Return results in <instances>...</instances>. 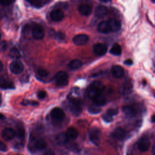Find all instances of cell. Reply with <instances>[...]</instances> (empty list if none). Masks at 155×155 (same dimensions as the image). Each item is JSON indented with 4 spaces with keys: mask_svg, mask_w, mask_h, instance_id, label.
I'll return each instance as SVG.
<instances>
[{
    "mask_svg": "<svg viewBox=\"0 0 155 155\" xmlns=\"http://www.w3.org/2000/svg\"><path fill=\"white\" fill-rule=\"evenodd\" d=\"M103 89V84L99 81H95L93 82H92V84H91L90 86L88 87L87 94L89 96V97L92 99L96 96L101 94V92L102 91Z\"/></svg>",
    "mask_w": 155,
    "mask_h": 155,
    "instance_id": "obj_1",
    "label": "cell"
},
{
    "mask_svg": "<svg viewBox=\"0 0 155 155\" xmlns=\"http://www.w3.org/2000/svg\"><path fill=\"white\" fill-rule=\"evenodd\" d=\"M90 141L96 146H98L101 143V131L96 127H93L90 129L88 133Z\"/></svg>",
    "mask_w": 155,
    "mask_h": 155,
    "instance_id": "obj_2",
    "label": "cell"
},
{
    "mask_svg": "<svg viewBox=\"0 0 155 155\" xmlns=\"http://www.w3.org/2000/svg\"><path fill=\"white\" fill-rule=\"evenodd\" d=\"M68 108L71 113L75 116H79L82 111L81 103L78 100H71L68 103Z\"/></svg>",
    "mask_w": 155,
    "mask_h": 155,
    "instance_id": "obj_3",
    "label": "cell"
},
{
    "mask_svg": "<svg viewBox=\"0 0 155 155\" xmlns=\"http://www.w3.org/2000/svg\"><path fill=\"white\" fill-rule=\"evenodd\" d=\"M56 83L58 85L64 87L68 84V76L65 71H59L55 75Z\"/></svg>",
    "mask_w": 155,
    "mask_h": 155,
    "instance_id": "obj_4",
    "label": "cell"
},
{
    "mask_svg": "<svg viewBox=\"0 0 155 155\" xmlns=\"http://www.w3.org/2000/svg\"><path fill=\"white\" fill-rule=\"evenodd\" d=\"M50 116L53 120L56 122H60L64 119L65 117V113L61 108L55 107L51 110Z\"/></svg>",
    "mask_w": 155,
    "mask_h": 155,
    "instance_id": "obj_5",
    "label": "cell"
},
{
    "mask_svg": "<svg viewBox=\"0 0 155 155\" xmlns=\"http://www.w3.org/2000/svg\"><path fill=\"white\" fill-rule=\"evenodd\" d=\"M150 147V142L149 139L145 137H141L137 142V148L142 152H145L148 151Z\"/></svg>",
    "mask_w": 155,
    "mask_h": 155,
    "instance_id": "obj_6",
    "label": "cell"
},
{
    "mask_svg": "<svg viewBox=\"0 0 155 155\" xmlns=\"http://www.w3.org/2000/svg\"><path fill=\"white\" fill-rule=\"evenodd\" d=\"M10 71L13 74H19L24 70V65L21 61H15L10 63L9 65Z\"/></svg>",
    "mask_w": 155,
    "mask_h": 155,
    "instance_id": "obj_7",
    "label": "cell"
},
{
    "mask_svg": "<svg viewBox=\"0 0 155 155\" xmlns=\"http://www.w3.org/2000/svg\"><path fill=\"white\" fill-rule=\"evenodd\" d=\"M32 35L35 39H42L44 36V30L42 27L39 24H35L32 28Z\"/></svg>",
    "mask_w": 155,
    "mask_h": 155,
    "instance_id": "obj_8",
    "label": "cell"
},
{
    "mask_svg": "<svg viewBox=\"0 0 155 155\" xmlns=\"http://www.w3.org/2000/svg\"><path fill=\"white\" fill-rule=\"evenodd\" d=\"M16 136V131L12 128H5L1 132V137L5 141H10Z\"/></svg>",
    "mask_w": 155,
    "mask_h": 155,
    "instance_id": "obj_9",
    "label": "cell"
},
{
    "mask_svg": "<svg viewBox=\"0 0 155 155\" xmlns=\"http://www.w3.org/2000/svg\"><path fill=\"white\" fill-rule=\"evenodd\" d=\"M93 50L96 55L101 56L106 53L107 51V47L104 44L96 43L93 45Z\"/></svg>",
    "mask_w": 155,
    "mask_h": 155,
    "instance_id": "obj_10",
    "label": "cell"
},
{
    "mask_svg": "<svg viewBox=\"0 0 155 155\" xmlns=\"http://www.w3.org/2000/svg\"><path fill=\"white\" fill-rule=\"evenodd\" d=\"M89 39L88 35L85 34H79L73 37L72 41L76 45H85Z\"/></svg>",
    "mask_w": 155,
    "mask_h": 155,
    "instance_id": "obj_11",
    "label": "cell"
},
{
    "mask_svg": "<svg viewBox=\"0 0 155 155\" xmlns=\"http://www.w3.org/2000/svg\"><path fill=\"white\" fill-rule=\"evenodd\" d=\"M50 18L54 22L61 21L64 16V12L59 8H54L50 13Z\"/></svg>",
    "mask_w": 155,
    "mask_h": 155,
    "instance_id": "obj_12",
    "label": "cell"
},
{
    "mask_svg": "<svg viewBox=\"0 0 155 155\" xmlns=\"http://www.w3.org/2000/svg\"><path fill=\"white\" fill-rule=\"evenodd\" d=\"M111 73L114 78H120L124 76V70L121 66L119 65H115L111 67Z\"/></svg>",
    "mask_w": 155,
    "mask_h": 155,
    "instance_id": "obj_13",
    "label": "cell"
},
{
    "mask_svg": "<svg viewBox=\"0 0 155 155\" xmlns=\"http://www.w3.org/2000/svg\"><path fill=\"white\" fill-rule=\"evenodd\" d=\"M111 136L116 139L122 140L126 136V131L124 129L120 127H117L114 130Z\"/></svg>",
    "mask_w": 155,
    "mask_h": 155,
    "instance_id": "obj_14",
    "label": "cell"
},
{
    "mask_svg": "<svg viewBox=\"0 0 155 155\" xmlns=\"http://www.w3.org/2000/svg\"><path fill=\"white\" fill-rule=\"evenodd\" d=\"M97 30L99 32L104 34H107L111 32L110 27L108 21H104L101 22L97 26Z\"/></svg>",
    "mask_w": 155,
    "mask_h": 155,
    "instance_id": "obj_15",
    "label": "cell"
},
{
    "mask_svg": "<svg viewBox=\"0 0 155 155\" xmlns=\"http://www.w3.org/2000/svg\"><path fill=\"white\" fill-rule=\"evenodd\" d=\"M78 11L82 15L87 16L91 13L92 7L88 4H83L79 6Z\"/></svg>",
    "mask_w": 155,
    "mask_h": 155,
    "instance_id": "obj_16",
    "label": "cell"
},
{
    "mask_svg": "<svg viewBox=\"0 0 155 155\" xmlns=\"http://www.w3.org/2000/svg\"><path fill=\"white\" fill-rule=\"evenodd\" d=\"M111 32H116L118 31L121 27L120 22L115 19H110L108 20Z\"/></svg>",
    "mask_w": 155,
    "mask_h": 155,
    "instance_id": "obj_17",
    "label": "cell"
},
{
    "mask_svg": "<svg viewBox=\"0 0 155 155\" xmlns=\"http://www.w3.org/2000/svg\"><path fill=\"white\" fill-rule=\"evenodd\" d=\"M122 111L128 117H133L136 115V109L130 105H126L122 107Z\"/></svg>",
    "mask_w": 155,
    "mask_h": 155,
    "instance_id": "obj_18",
    "label": "cell"
},
{
    "mask_svg": "<svg viewBox=\"0 0 155 155\" xmlns=\"http://www.w3.org/2000/svg\"><path fill=\"white\" fill-rule=\"evenodd\" d=\"M108 12V9L105 6L99 5L95 10V16L97 18H103L105 16Z\"/></svg>",
    "mask_w": 155,
    "mask_h": 155,
    "instance_id": "obj_19",
    "label": "cell"
},
{
    "mask_svg": "<svg viewBox=\"0 0 155 155\" xmlns=\"http://www.w3.org/2000/svg\"><path fill=\"white\" fill-rule=\"evenodd\" d=\"M32 6L36 8H41L46 5L50 1L49 0H26Z\"/></svg>",
    "mask_w": 155,
    "mask_h": 155,
    "instance_id": "obj_20",
    "label": "cell"
},
{
    "mask_svg": "<svg viewBox=\"0 0 155 155\" xmlns=\"http://www.w3.org/2000/svg\"><path fill=\"white\" fill-rule=\"evenodd\" d=\"M94 104L99 105V106H103L105 105L107 103V100L105 99V97L102 96L101 94H99L97 96H96L95 97H94L92 99Z\"/></svg>",
    "mask_w": 155,
    "mask_h": 155,
    "instance_id": "obj_21",
    "label": "cell"
},
{
    "mask_svg": "<svg viewBox=\"0 0 155 155\" xmlns=\"http://www.w3.org/2000/svg\"><path fill=\"white\" fill-rule=\"evenodd\" d=\"M65 134H66L67 138L70 140H74L77 138L78 136V131L73 127L68 128L67 129Z\"/></svg>",
    "mask_w": 155,
    "mask_h": 155,
    "instance_id": "obj_22",
    "label": "cell"
},
{
    "mask_svg": "<svg viewBox=\"0 0 155 155\" xmlns=\"http://www.w3.org/2000/svg\"><path fill=\"white\" fill-rule=\"evenodd\" d=\"M82 66V62L78 59H73L69 62L68 67L72 70H75L80 68Z\"/></svg>",
    "mask_w": 155,
    "mask_h": 155,
    "instance_id": "obj_23",
    "label": "cell"
},
{
    "mask_svg": "<svg viewBox=\"0 0 155 155\" xmlns=\"http://www.w3.org/2000/svg\"><path fill=\"white\" fill-rule=\"evenodd\" d=\"M47 142L43 139H39L36 140L34 145L35 148L38 150H44L47 147Z\"/></svg>",
    "mask_w": 155,
    "mask_h": 155,
    "instance_id": "obj_24",
    "label": "cell"
},
{
    "mask_svg": "<svg viewBox=\"0 0 155 155\" xmlns=\"http://www.w3.org/2000/svg\"><path fill=\"white\" fill-rule=\"evenodd\" d=\"M121 52H122V49H121V47L120 46L117 44V43H114L110 50V53L113 55H115V56H119L121 54Z\"/></svg>",
    "mask_w": 155,
    "mask_h": 155,
    "instance_id": "obj_25",
    "label": "cell"
},
{
    "mask_svg": "<svg viewBox=\"0 0 155 155\" xmlns=\"http://www.w3.org/2000/svg\"><path fill=\"white\" fill-rule=\"evenodd\" d=\"M68 140H69V139L67 138L66 134H63V133H61V134L57 135L56 138V140L57 143L60 145L65 144L68 142Z\"/></svg>",
    "mask_w": 155,
    "mask_h": 155,
    "instance_id": "obj_26",
    "label": "cell"
},
{
    "mask_svg": "<svg viewBox=\"0 0 155 155\" xmlns=\"http://www.w3.org/2000/svg\"><path fill=\"white\" fill-rule=\"evenodd\" d=\"M88 111L90 114H97L101 113V108H100V106L96 105L94 104V105H90L88 108Z\"/></svg>",
    "mask_w": 155,
    "mask_h": 155,
    "instance_id": "obj_27",
    "label": "cell"
},
{
    "mask_svg": "<svg viewBox=\"0 0 155 155\" xmlns=\"http://www.w3.org/2000/svg\"><path fill=\"white\" fill-rule=\"evenodd\" d=\"M10 56L12 58L14 59H18L21 57V54L19 50L16 47H13L10 50Z\"/></svg>",
    "mask_w": 155,
    "mask_h": 155,
    "instance_id": "obj_28",
    "label": "cell"
},
{
    "mask_svg": "<svg viewBox=\"0 0 155 155\" xmlns=\"http://www.w3.org/2000/svg\"><path fill=\"white\" fill-rule=\"evenodd\" d=\"M1 87L2 89H9V88H13L14 87L13 84L8 81H7L6 80H3L1 79Z\"/></svg>",
    "mask_w": 155,
    "mask_h": 155,
    "instance_id": "obj_29",
    "label": "cell"
},
{
    "mask_svg": "<svg viewBox=\"0 0 155 155\" xmlns=\"http://www.w3.org/2000/svg\"><path fill=\"white\" fill-rule=\"evenodd\" d=\"M67 146V148L68 149H69L70 151H74V152H79L80 151V149L78 147V145L76 143H67V142L65 143Z\"/></svg>",
    "mask_w": 155,
    "mask_h": 155,
    "instance_id": "obj_30",
    "label": "cell"
},
{
    "mask_svg": "<svg viewBox=\"0 0 155 155\" xmlns=\"http://www.w3.org/2000/svg\"><path fill=\"white\" fill-rule=\"evenodd\" d=\"M16 136L19 140H23L25 137V131L22 128H19L16 131Z\"/></svg>",
    "mask_w": 155,
    "mask_h": 155,
    "instance_id": "obj_31",
    "label": "cell"
},
{
    "mask_svg": "<svg viewBox=\"0 0 155 155\" xmlns=\"http://www.w3.org/2000/svg\"><path fill=\"white\" fill-rule=\"evenodd\" d=\"M49 73L48 71H47L45 69H39L37 71V74L38 78H45L48 75Z\"/></svg>",
    "mask_w": 155,
    "mask_h": 155,
    "instance_id": "obj_32",
    "label": "cell"
},
{
    "mask_svg": "<svg viewBox=\"0 0 155 155\" xmlns=\"http://www.w3.org/2000/svg\"><path fill=\"white\" fill-rule=\"evenodd\" d=\"M102 119H103L105 122H112V120H113V116H110V115L107 114L106 113H105L104 114H103V116H102Z\"/></svg>",
    "mask_w": 155,
    "mask_h": 155,
    "instance_id": "obj_33",
    "label": "cell"
},
{
    "mask_svg": "<svg viewBox=\"0 0 155 155\" xmlns=\"http://www.w3.org/2000/svg\"><path fill=\"white\" fill-rule=\"evenodd\" d=\"M106 113L113 117L114 116H115L117 114V110L116 109H114V108H109L107 110Z\"/></svg>",
    "mask_w": 155,
    "mask_h": 155,
    "instance_id": "obj_34",
    "label": "cell"
},
{
    "mask_svg": "<svg viewBox=\"0 0 155 155\" xmlns=\"http://www.w3.org/2000/svg\"><path fill=\"white\" fill-rule=\"evenodd\" d=\"M22 104L24 105H27L30 104L33 106H36V105H39L38 102H37L36 101H24L23 103H22Z\"/></svg>",
    "mask_w": 155,
    "mask_h": 155,
    "instance_id": "obj_35",
    "label": "cell"
},
{
    "mask_svg": "<svg viewBox=\"0 0 155 155\" xmlns=\"http://www.w3.org/2000/svg\"><path fill=\"white\" fill-rule=\"evenodd\" d=\"M46 92L45 91H43V90H41V91H39L38 93V97L39 99H44L45 97H46Z\"/></svg>",
    "mask_w": 155,
    "mask_h": 155,
    "instance_id": "obj_36",
    "label": "cell"
},
{
    "mask_svg": "<svg viewBox=\"0 0 155 155\" xmlns=\"http://www.w3.org/2000/svg\"><path fill=\"white\" fill-rule=\"evenodd\" d=\"M7 47V42L5 41H1V44H0V48H1V51H4L6 50Z\"/></svg>",
    "mask_w": 155,
    "mask_h": 155,
    "instance_id": "obj_37",
    "label": "cell"
},
{
    "mask_svg": "<svg viewBox=\"0 0 155 155\" xmlns=\"http://www.w3.org/2000/svg\"><path fill=\"white\" fill-rule=\"evenodd\" d=\"M0 150L2 152H5L7 151V147L3 142H0Z\"/></svg>",
    "mask_w": 155,
    "mask_h": 155,
    "instance_id": "obj_38",
    "label": "cell"
},
{
    "mask_svg": "<svg viewBox=\"0 0 155 155\" xmlns=\"http://www.w3.org/2000/svg\"><path fill=\"white\" fill-rule=\"evenodd\" d=\"M15 0H1V2L4 5H8L12 4Z\"/></svg>",
    "mask_w": 155,
    "mask_h": 155,
    "instance_id": "obj_39",
    "label": "cell"
},
{
    "mask_svg": "<svg viewBox=\"0 0 155 155\" xmlns=\"http://www.w3.org/2000/svg\"><path fill=\"white\" fill-rule=\"evenodd\" d=\"M56 38L57 39H58L63 40L65 38V35H64V34L63 33L59 31L57 33H56Z\"/></svg>",
    "mask_w": 155,
    "mask_h": 155,
    "instance_id": "obj_40",
    "label": "cell"
},
{
    "mask_svg": "<svg viewBox=\"0 0 155 155\" xmlns=\"http://www.w3.org/2000/svg\"><path fill=\"white\" fill-rule=\"evenodd\" d=\"M131 88H132L131 85L128 84V85L124 88V93L126 94H128V93L130 92V91H131Z\"/></svg>",
    "mask_w": 155,
    "mask_h": 155,
    "instance_id": "obj_41",
    "label": "cell"
},
{
    "mask_svg": "<svg viewBox=\"0 0 155 155\" xmlns=\"http://www.w3.org/2000/svg\"><path fill=\"white\" fill-rule=\"evenodd\" d=\"M124 64H126V65H132V64H133V61H132L131 59H127L126 61H125Z\"/></svg>",
    "mask_w": 155,
    "mask_h": 155,
    "instance_id": "obj_42",
    "label": "cell"
},
{
    "mask_svg": "<svg viewBox=\"0 0 155 155\" xmlns=\"http://www.w3.org/2000/svg\"><path fill=\"white\" fill-rule=\"evenodd\" d=\"M151 120L152 122H155V114L153 115V116L151 117Z\"/></svg>",
    "mask_w": 155,
    "mask_h": 155,
    "instance_id": "obj_43",
    "label": "cell"
},
{
    "mask_svg": "<svg viewBox=\"0 0 155 155\" xmlns=\"http://www.w3.org/2000/svg\"><path fill=\"white\" fill-rule=\"evenodd\" d=\"M152 153L153 154H155V145L153 146V149H152Z\"/></svg>",
    "mask_w": 155,
    "mask_h": 155,
    "instance_id": "obj_44",
    "label": "cell"
},
{
    "mask_svg": "<svg viewBox=\"0 0 155 155\" xmlns=\"http://www.w3.org/2000/svg\"><path fill=\"white\" fill-rule=\"evenodd\" d=\"M101 2H110L111 0H99Z\"/></svg>",
    "mask_w": 155,
    "mask_h": 155,
    "instance_id": "obj_45",
    "label": "cell"
},
{
    "mask_svg": "<svg viewBox=\"0 0 155 155\" xmlns=\"http://www.w3.org/2000/svg\"><path fill=\"white\" fill-rule=\"evenodd\" d=\"M2 69V63L1 62V70Z\"/></svg>",
    "mask_w": 155,
    "mask_h": 155,
    "instance_id": "obj_46",
    "label": "cell"
},
{
    "mask_svg": "<svg viewBox=\"0 0 155 155\" xmlns=\"http://www.w3.org/2000/svg\"><path fill=\"white\" fill-rule=\"evenodd\" d=\"M153 1H155V0H153Z\"/></svg>",
    "mask_w": 155,
    "mask_h": 155,
    "instance_id": "obj_47",
    "label": "cell"
}]
</instances>
